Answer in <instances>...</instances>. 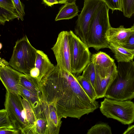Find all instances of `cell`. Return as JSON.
I'll list each match as a JSON object with an SVG mask.
<instances>
[{
    "mask_svg": "<svg viewBox=\"0 0 134 134\" xmlns=\"http://www.w3.org/2000/svg\"><path fill=\"white\" fill-rule=\"evenodd\" d=\"M42 100L55 102L60 119L69 117L79 119L99 107L98 102L91 100L78 82L75 74L61 70L57 66L39 83Z\"/></svg>",
    "mask_w": 134,
    "mask_h": 134,
    "instance_id": "obj_1",
    "label": "cell"
},
{
    "mask_svg": "<svg viewBox=\"0 0 134 134\" xmlns=\"http://www.w3.org/2000/svg\"><path fill=\"white\" fill-rule=\"evenodd\" d=\"M116 76L105 95L106 98L119 101L134 98V62L118 63Z\"/></svg>",
    "mask_w": 134,
    "mask_h": 134,
    "instance_id": "obj_2",
    "label": "cell"
},
{
    "mask_svg": "<svg viewBox=\"0 0 134 134\" xmlns=\"http://www.w3.org/2000/svg\"><path fill=\"white\" fill-rule=\"evenodd\" d=\"M109 9L103 2L93 18L90 25L86 44L97 51L108 48L109 42L106 34L111 27L109 16Z\"/></svg>",
    "mask_w": 134,
    "mask_h": 134,
    "instance_id": "obj_3",
    "label": "cell"
},
{
    "mask_svg": "<svg viewBox=\"0 0 134 134\" xmlns=\"http://www.w3.org/2000/svg\"><path fill=\"white\" fill-rule=\"evenodd\" d=\"M37 50L25 36L16 42L9 65L19 71L30 75L31 70L35 67Z\"/></svg>",
    "mask_w": 134,
    "mask_h": 134,
    "instance_id": "obj_4",
    "label": "cell"
},
{
    "mask_svg": "<svg viewBox=\"0 0 134 134\" xmlns=\"http://www.w3.org/2000/svg\"><path fill=\"white\" fill-rule=\"evenodd\" d=\"M101 112L108 118L125 125L134 122V103L130 100L119 101L105 98L100 103Z\"/></svg>",
    "mask_w": 134,
    "mask_h": 134,
    "instance_id": "obj_5",
    "label": "cell"
},
{
    "mask_svg": "<svg viewBox=\"0 0 134 134\" xmlns=\"http://www.w3.org/2000/svg\"><path fill=\"white\" fill-rule=\"evenodd\" d=\"M22 99L20 94L7 91L4 105L14 129L18 130L20 134H26L30 125Z\"/></svg>",
    "mask_w": 134,
    "mask_h": 134,
    "instance_id": "obj_6",
    "label": "cell"
},
{
    "mask_svg": "<svg viewBox=\"0 0 134 134\" xmlns=\"http://www.w3.org/2000/svg\"><path fill=\"white\" fill-rule=\"evenodd\" d=\"M72 73H81L90 62L91 53L89 48L73 32L68 31Z\"/></svg>",
    "mask_w": 134,
    "mask_h": 134,
    "instance_id": "obj_7",
    "label": "cell"
},
{
    "mask_svg": "<svg viewBox=\"0 0 134 134\" xmlns=\"http://www.w3.org/2000/svg\"><path fill=\"white\" fill-rule=\"evenodd\" d=\"M103 2L102 0H84L83 8L76 21L74 31L86 44L91 23Z\"/></svg>",
    "mask_w": 134,
    "mask_h": 134,
    "instance_id": "obj_8",
    "label": "cell"
},
{
    "mask_svg": "<svg viewBox=\"0 0 134 134\" xmlns=\"http://www.w3.org/2000/svg\"><path fill=\"white\" fill-rule=\"evenodd\" d=\"M51 49L59 68L62 70L72 73L68 31H63L59 34L56 42Z\"/></svg>",
    "mask_w": 134,
    "mask_h": 134,
    "instance_id": "obj_9",
    "label": "cell"
},
{
    "mask_svg": "<svg viewBox=\"0 0 134 134\" xmlns=\"http://www.w3.org/2000/svg\"><path fill=\"white\" fill-rule=\"evenodd\" d=\"M22 73L13 68L5 59L0 58V78L7 91L19 94L20 76Z\"/></svg>",
    "mask_w": 134,
    "mask_h": 134,
    "instance_id": "obj_10",
    "label": "cell"
},
{
    "mask_svg": "<svg viewBox=\"0 0 134 134\" xmlns=\"http://www.w3.org/2000/svg\"><path fill=\"white\" fill-rule=\"evenodd\" d=\"M41 107L48 124V134H58L62 121L58 116L55 102L48 104L43 101Z\"/></svg>",
    "mask_w": 134,
    "mask_h": 134,
    "instance_id": "obj_11",
    "label": "cell"
},
{
    "mask_svg": "<svg viewBox=\"0 0 134 134\" xmlns=\"http://www.w3.org/2000/svg\"><path fill=\"white\" fill-rule=\"evenodd\" d=\"M54 66L46 54L42 51L37 50L35 67L31 70L30 76L36 79L39 83Z\"/></svg>",
    "mask_w": 134,
    "mask_h": 134,
    "instance_id": "obj_12",
    "label": "cell"
},
{
    "mask_svg": "<svg viewBox=\"0 0 134 134\" xmlns=\"http://www.w3.org/2000/svg\"><path fill=\"white\" fill-rule=\"evenodd\" d=\"M134 34V24L129 28L120 25L115 28L111 27L106 34V38L109 43L120 45L126 41L130 36Z\"/></svg>",
    "mask_w": 134,
    "mask_h": 134,
    "instance_id": "obj_13",
    "label": "cell"
},
{
    "mask_svg": "<svg viewBox=\"0 0 134 134\" xmlns=\"http://www.w3.org/2000/svg\"><path fill=\"white\" fill-rule=\"evenodd\" d=\"M91 61L94 65L96 69L101 72H110L115 63L114 59L101 51L93 54L91 55Z\"/></svg>",
    "mask_w": 134,
    "mask_h": 134,
    "instance_id": "obj_14",
    "label": "cell"
},
{
    "mask_svg": "<svg viewBox=\"0 0 134 134\" xmlns=\"http://www.w3.org/2000/svg\"><path fill=\"white\" fill-rule=\"evenodd\" d=\"M108 48L114 54L118 63L128 62L132 60L134 58V51L128 49L120 45L109 43Z\"/></svg>",
    "mask_w": 134,
    "mask_h": 134,
    "instance_id": "obj_15",
    "label": "cell"
},
{
    "mask_svg": "<svg viewBox=\"0 0 134 134\" xmlns=\"http://www.w3.org/2000/svg\"><path fill=\"white\" fill-rule=\"evenodd\" d=\"M79 10L76 3H67L60 8L55 21L71 19L78 15Z\"/></svg>",
    "mask_w": 134,
    "mask_h": 134,
    "instance_id": "obj_16",
    "label": "cell"
},
{
    "mask_svg": "<svg viewBox=\"0 0 134 134\" xmlns=\"http://www.w3.org/2000/svg\"><path fill=\"white\" fill-rule=\"evenodd\" d=\"M35 115L37 120L34 125L28 131L27 134H48V124L42 108L41 111Z\"/></svg>",
    "mask_w": 134,
    "mask_h": 134,
    "instance_id": "obj_17",
    "label": "cell"
},
{
    "mask_svg": "<svg viewBox=\"0 0 134 134\" xmlns=\"http://www.w3.org/2000/svg\"><path fill=\"white\" fill-rule=\"evenodd\" d=\"M20 85L29 91L38 95L41 99L39 82L36 79L22 73L20 76Z\"/></svg>",
    "mask_w": 134,
    "mask_h": 134,
    "instance_id": "obj_18",
    "label": "cell"
},
{
    "mask_svg": "<svg viewBox=\"0 0 134 134\" xmlns=\"http://www.w3.org/2000/svg\"><path fill=\"white\" fill-rule=\"evenodd\" d=\"M19 91V94L29 102L34 112L40 108L43 101L38 95L29 91L21 85Z\"/></svg>",
    "mask_w": 134,
    "mask_h": 134,
    "instance_id": "obj_19",
    "label": "cell"
},
{
    "mask_svg": "<svg viewBox=\"0 0 134 134\" xmlns=\"http://www.w3.org/2000/svg\"><path fill=\"white\" fill-rule=\"evenodd\" d=\"M77 80L82 89L92 100L96 99V95L92 84L81 75L76 77Z\"/></svg>",
    "mask_w": 134,
    "mask_h": 134,
    "instance_id": "obj_20",
    "label": "cell"
},
{
    "mask_svg": "<svg viewBox=\"0 0 134 134\" xmlns=\"http://www.w3.org/2000/svg\"><path fill=\"white\" fill-rule=\"evenodd\" d=\"M81 76L88 81L94 88L96 70L94 65L91 61L83 70Z\"/></svg>",
    "mask_w": 134,
    "mask_h": 134,
    "instance_id": "obj_21",
    "label": "cell"
},
{
    "mask_svg": "<svg viewBox=\"0 0 134 134\" xmlns=\"http://www.w3.org/2000/svg\"><path fill=\"white\" fill-rule=\"evenodd\" d=\"M87 134H111L110 127L106 123L97 124L88 130Z\"/></svg>",
    "mask_w": 134,
    "mask_h": 134,
    "instance_id": "obj_22",
    "label": "cell"
},
{
    "mask_svg": "<svg viewBox=\"0 0 134 134\" xmlns=\"http://www.w3.org/2000/svg\"><path fill=\"white\" fill-rule=\"evenodd\" d=\"M22 100L24 107L26 111L27 121L30 125V129L34 125L37 118L33 108L30 104L24 98H22Z\"/></svg>",
    "mask_w": 134,
    "mask_h": 134,
    "instance_id": "obj_23",
    "label": "cell"
},
{
    "mask_svg": "<svg viewBox=\"0 0 134 134\" xmlns=\"http://www.w3.org/2000/svg\"><path fill=\"white\" fill-rule=\"evenodd\" d=\"M0 23L4 25L6 22L12 20L16 18L19 19V17L16 13L0 7Z\"/></svg>",
    "mask_w": 134,
    "mask_h": 134,
    "instance_id": "obj_24",
    "label": "cell"
},
{
    "mask_svg": "<svg viewBox=\"0 0 134 134\" xmlns=\"http://www.w3.org/2000/svg\"><path fill=\"white\" fill-rule=\"evenodd\" d=\"M122 12L124 16L130 18L134 15V0H122Z\"/></svg>",
    "mask_w": 134,
    "mask_h": 134,
    "instance_id": "obj_25",
    "label": "cell"
},
{
    "mask_svg": "<svg viewBox=\"0 0 134 134\" xmlns=\"http://www.w3.org/2000/svg\"><path fill=\"white\" fill-rule=\"evenodd\" d=\"M14 129L5 109L0 110V129Z\"/></svg>",
    "mask_w": 134,
    "mask_h": 134,
    "instance_id": "obj_26",
    "label": "cell"
},
{
    "mask_svg": "<svg viewBox=\"0 0 134 134\" xmlns=\"http://www.w3.org/2000/svg\"><path fill=\"white\" fill-rule=\"evenodd\" d=\"M111 9L112 12L115 10L122 11V0H102Z\"/></svg>",
    "mask_w": 134,
    "mask_h": 134,
    "instance_id": "obj_27",
    "label": "cell"
},
{
    "mask_svg": "<svg viewBox=\"0 0 134 134\" xmlns=\"http://www.w3.org/2000/svg\"><path fill=\"white\" fill-rule=\"evenodd\" d=\"M13 4L16 13L18 15L19 18L23 21L25 14L24 7L23 4L20 0H10Z\"/></svg>",
    "mask_w": 134,
    "mask_h": 134,
    "instance_id": "obj_28",
    "label": "cell"
},
{
    "mask_svg": "<svg viewBox=\"0 0 134 134\" xmlns=\"http://www.w3.org/2000/svg\"><path fill=\"white\" fill-rule=\"evenodd\" d=\"M0 7L16 13L10 0H0Z\"/></svg>",
    "mask_w": 134,
    "mask_h": 134,
    "instance_id": "obj_29",
    "label": "cell"
},
{
    "mask_svg": "<svg viewBox=\"0 0 134 134\" xmlns=\"http://www.w3.org/2000/svg\"><path fill=\"white\" fill-rule=\"evenodd\" d=\"M120 45L128 49L134 51V34L131 35L125 42Z\"/></svg>",
    "mask_w": 134,
    "mask_h": 134,
    "instance_id": "obj_30",
    "label": "cell"
},
{
    "mask_svg": "<svg viewBox=\"0 0 134 134\" xmlns=\"http://www.w3.org/2000/svg\"><path fill=\"white\" fill-rule=\"evenodd\" d=\"M19 131L15 129H0V134H19Z\"/></svg>",
    "mask_w": 134,
    "mask_h": 134,
    "instance_id": "obj_31",
    "label": "cell"
},
{
    "mask_svg": "<svg viewBox=\"0 0 134 134\" xmlns=\"http://www.w3.org/2000/svg\"><path fill=\"white\" fill-rule=\"evenodd\" d=\"M43 1L44 3L49 6H51L54 4L58 3L57 0H43Z\"/></svg>",
    "mask_w": 134,
    "mask_h": 134,
    "instance_id": "obj_32",
    "label": "cell"
},
{
    "mask_svg": "<svg viewBox=\"0 0 134 134\" xmlns=\"http://www.w3.org/2000/svg\"><path fill=\"white\" fill-rule=\"evenodd\" d=\"M123 134H134V125L129 126Z\"/></svg>",
    "mask_w": 134,
    "mask_h": 134,
    "instance_id": "obj_33",
    "label": "cell"
},
{
    "mask_svg": "<svg viewBox=\"0 0 134 134\" xmlns=\"http://www.w3.org/2000/svg\"><path fill=\"white\" fill-rule=\"evenodd\" d=\"M58 3L63 4H65L66 2V0H57Z\"/></svg>",
    "mask_w": 134,
    "mask_h": 134,
    "instance_id": "obj_34",
    "label": "cell"
},
{
    "mask_svg": "<svg viewBox=\"0 0 134 134\" xmlns=\"http://www.w3.org/2000/svg\"><path fill=\"white\" fill-rule=\"evenodd\" d=\"M76 0H66V3H76Z\"/></svg>",
    "mask_w": 134,
    "mask_h": 134,
    "instance_id": "obj_35",
    "label": "cell"
}]
</instances>
